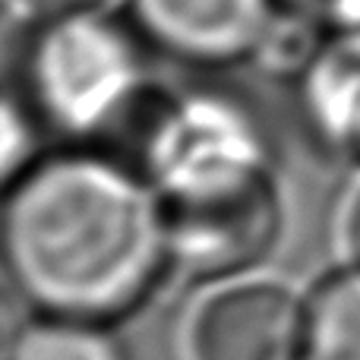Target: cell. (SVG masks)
<instances>
[{
	"mask_svg": "<svg viewBox=\"0 0 360 360\" xmlns=\"http://www.w3.org/2000/svg\"><path fill=\"white\" fill-rule=\"evenodd\" d=\"M130 19L105 10L32 13L10 54L6 101L51 149H105L133 136L158 86Z\"/></svg>",
	"mask_w": 360,
	"mask_h": 360,
	"instance_id": "cell-3",
	"label": "cell"
},
{
	"mask_svg": "<svg viewBox=\"0 0 360 360\" xmlns=\"http://www.w3.org/2000/svg\"><path fill=\"white\" fill-rule=\"evenodd\" d=\"M281 13L278 0H127L124 16L162 60L231 70L256 63Z\"/></svg>",
	"mask_w": 360,
	"mask_h": 360,
	"instance_id": "cell-5",
	"label": "cell"
},
{
	"mask_svg": "<svg viewBox=\"0 0 360 360\" xmlns=\"http://www.w3.org/2000/svg\"><path fill=\"white\" fill-rule=\"evenodd\" d=\"M294 92L310 143L335 165L360 171V32L326 38Z\"/></svg>",
	"mask_w": 360,
	"mask_h": 360,
	"instance_id": "cell-6",
	"label": "cell"
},
{
	"mask_svg": "<svg viewBox=\"0 0 360 360\" xmlns=\"http://www.w3.org/2000/svg\"><path fill=\"white\" fill-rule=\"evenodd\" d=\"M304 360H360V266L348 262L307 294Z\"/></svg>",
	"mask_w": 360,
	"mask_h": 360,
	"instance_id": "cell-7",
	"label": "cell"
},
{
	"mask_svg": "<svg viewBox=\"0 0 360 360\" xmlns=\"http://www.w3.org/2000/svg\"><path fill=\"white\" fill-rule=\"evenodd\" d=\"M281 10L307 19L326 35L360 32V0H278Z\"/></svg>",
	"mask_w": 360,
	"mask_h": 360,
	"instance_id": "cell-9",
	"label": "cell"
},
{
	"mask_svg": "<svg viewBox=\"0 0 360 360\" xmlns=\"http://www.w3.org/2000/svg\"><path fill=\"white\" fill-rule=\"evenodd\" d=\"M6 360H130L114 326L29 313L10 335Z\"/></svg>",
	"mask_w": 360,
	"mask_h": 360,
	"instance_id": "cell-8",
	"label": "cell"
},
{
	"mask_svg": "<svg viewBox=\"0 0 360 360\" xmlns=\"http://www.w3.org/2000/svg\"><path fill=\"white\" fill-rule=\"evenodd\" d=\"M114 0H22L29 13H60V10H105Z\"/></svg>",
	"mask_w": 360,
	"mask_h": 360,
	"instance_id": "cell-11",
	"label": "cell"
},
{
	"mask_svg": "<svg viewBox=\"0 0 360 360\" xmlns=\"http://www.w3.org/2000/svg\"><path fill=\"white\" fill-rule=\"evenodd\" d=\"M307 297L259 275L199 288L180 326L184 360H304Z\"/></svg>",
	"mask_w": 360,
	"mask_h": 360,
	"instance_id": "cell-4",
	"label": "cell"
},
{
	"mask_svg": "<svg viewBox=\"0 0 360 360\" xmlns=\"http://www.w3.org/2000/svg\"><path fill=\"white\" fill-rule=\"evenodd\" d=\"M4 262L29 313L101 326L174 275L149 180L111 149H51L6 180Z\"/></svg>",
	"mask_w": 360,
	"mask_h": 360,
	"instance_id": "cell-1",
	"label": "cell"
},
{
	"mask_svg": "<svg viewBox=\"0 0 360 360\" xmlns=\"http://www.w3.org/2000/svg\"><path fill=\"white\" fill-rule=\"evenodd\" d=\"M342 243L351 266H360V186L351 193L342 215Z\"/></svg>",
	"mask_w": 360,
	"mask_h": 360,
	"instance_id": "cell-10",
	"label": "cell"
},
{
	"mask_svg": "<svg viewBox=\"0 0 360 360\" xmlns=\"http://www.w3.org/2000/svg\"><path fill=\"white\" fill-rule=\"evenodd\" d=\"M158 199L171 272L196 288L253 275L285 234L278 158L266 120L218 86L158 89L130 136Z\"/></svg>",
	"mask_w": 360,
	"mask_h": 360,
	"instance_id": "cell-2",
	"label": "cell"
}]
</instances>
